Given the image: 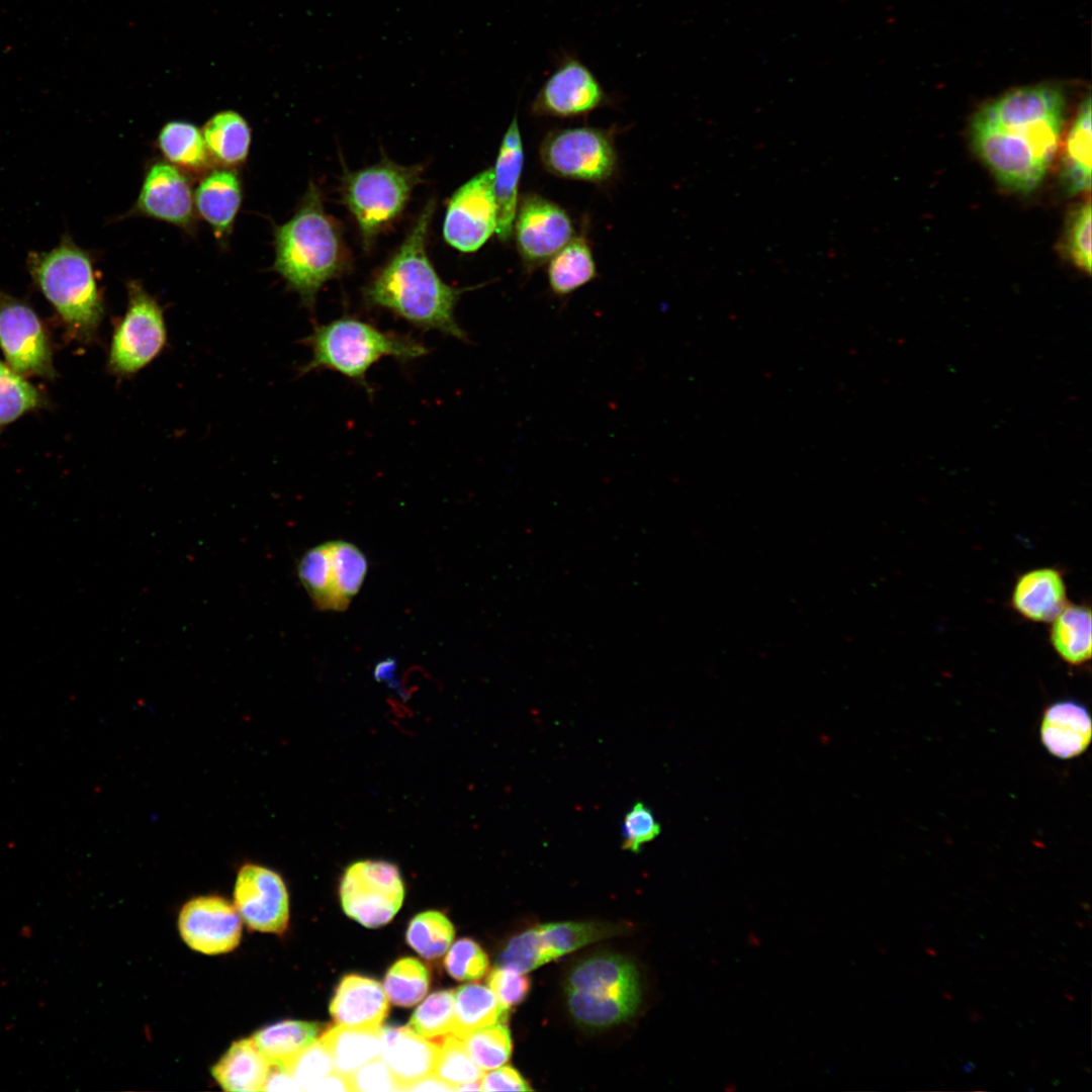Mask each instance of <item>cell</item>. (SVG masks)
<instances>
[{
  "instance_id": "1",
  "label": "cell",
  "mask_w": 1092,
  "mask_h": 1092,
  "mask_svg": "<svg viewBox=\"0 0 1092 1092\" xmlns=\"http://www.w3.org/2000/svg\"><path fill=\"white\" fill-rule=\"evenodd\" d=\"M1058 87H1020L983 105L972 117L971 145L1005 188L1028 193L1054 160L1064 124Z\"/></svg>"
},
{
  "instance_id": "2",
  "label": "cell",
  "mask_w": 1092,
  "mask_h": 1092,
  "mask_svg": "<svg viewBox=\"0 0 1092 1092\" xmlns=\"http://www.w3.org/2000/svg\"><path fill=\"white\" fill-rule=\"evenodd\" d=\"M435 208L434 199L426 203L396 252L364 286L362 297L368 307L389 311L415 328L467 341L454 311L461 295L476 286L449 285L429 259L427 241Z\"/></svg>"
},
{
  "instance_id": "3",
  "label": "cell",
  "mask_w": 1092,
  "mask_h": 1092,
  "mask_svg": "<svg viewBox=\"0 0 1092 1092\" xmlns=\"http://www.w3.org/2000/svg\"><path fill=\"white\" fill-rule=\"evenodd\" d=\"M272 269L312 310L321 288L351 268L339 223L326 212L320 187L309 182L294 214L274 228Z\"/></svg>"
},
{
  "instance_id": "4",
  "label": "cell",
  "mask_w": 1092,
  "mask_h": 1092,
  "mask_svg": "<svg viewBox=\"0 0 1092 1092\" xmlns=\"http://www.w3.org/2000/svg\"><path fill=\"white\" fill-rule=\"evenodd\" d=\"M303 343L311 349V358L300 368L302 374L332 370L368 392L372 389L366 374L380 359L391 357L405 363L429 353L428 347L412 336L383 331L352 315L314 326Z\"/></svg>"
},
{
  "instance_id": "5",
  "label": "cell",
  "mask_w": 1092,
  "mask_h": 1092,
  "mask_svg": "<svg viewBox=\"0 0 1092 1092\" xmlns=\"http://www.w3.org/2000/svg\"><path fill=\"white\" fill-rule=\"evenodd\" d=\"M27 266L33 283L51 303L72 338L90 342L104 314L93 260L65 235L49 252H31Z\"/></svg>"
},
{
  "instance_id": "6",
  "label": "cell",
  "mask_w": 1092,
  "mask_h": 1092,
  "mask_svg": "<svg viewBox=\"0 0 1092 1092\" xmlns=\"http://www.w3.org/2000/svg\"><path fill=\"white\" fill-rule=\"evenodd\" d=\"M565 989L571 1015L592 1028L627 1020L640 1002L637 970L617 954H599L580 962L570 972Z\"/></svg>"
},
{
  "instance_id": "7",
  "label": "cell",
  "mask_w": 1092,
  "mask_h": 1092,
  "mask_svg": "<svg viewBox=\"0 0 1092 1092\" xmlns=\"http://www.w3.org/2000/svg\"><path fill=\"white\" fill-rule=\"evenodd\" d=\"M423 172L421 165L402 166L389 159L344 172L342 200L358 225L366 250L401 214L413 190L422 182Z\"/></svg>"
},
{
  "instance_id": "8",
  "label": "cell",
  "mask_w": 1092,
  "mask_h": 1092,
  "mask_svg": "<svg viewBox=\"0 0 1092 1092\" xmlns=\"http://www.w3.org/2000/svg\"><path fill=\"white\" fill-rule=\"evenodd\" d=\"M127 308L115 326L107 367L118 376H129L151 363L163 350L167 330L163 309L138 280L127 283Z\"/></svg>"
},
{
  "instance_id": "9",
  "label": "cell",
  "mask_w": 1092,
  "mask_h": 1092,
  "mask_svg": "<svg viewBox=\"0 0 1092 1092\" xmlns=\"http://www.w3.org/2000/svg\"><path fill=\"white\" fill-rule=\"evenodd\" d=\"M539 154L544 168L563 179L604 183L617 170L614 139L601 128L553 130L544 138Z\"/></svg>"
},
{
  "instance_id": "10",
  "label": "cell",
  "mask_w": 1092,
  "mask_h": 1092,
  "mask_svg": "<svg viewBox=\"0 0 1092 1092\" xmlns=\"http://www.w3.org/2000/svg\"><path fill=\"white\" fill-rule=\"evenodd\" d=\"M345 913L360 924L376 928L398 912L404 887L397 867L383 860H361L349 866L341 880Z\"/></svg>"
},
{
  "instance_id": "11",
  "label": "cell",
  "mask_w": 1092,
  "mask_h": 1092,
  "mask_svg": "<svg viewBox=\"0 0 1092 1092\" xmlns=\"http://www.w3.org/2000/svg\"><path fill=\"white\" fill-rule=\"evenodd\" d=\"M0 349L6 363L22 376L54 378L48 332L24 300L0 291Z\"/></svg>"
},
{
  "instance_id": "12",
  "label": "cell",
  "mask_w": 1092,
  "mask_h": 1092,
  "mask_svg": "<svg viewBox=\"0 0 1092 1092\" xmlns=\"http://www.w3.org/2000/svg\"><path fill=\"white\" fill-rule=\"evenodd\" d=\"M497 207L492 169H484L462 184L448 201L443 238L463 253L479 250L495 232Z\"/></svg>"
},
{
  "instance_id": "13",
  "label": "cell",
  "mask_w": 1092,
  "mask_h": 1092,
  "mask_svg": "<svg viewBox=\"0 0 1092 1092\" xmlns=\"http://www.w3.org/2000/svg\"><path fill=\"white\" fill-rule=\"evenodd\" d=\"M513 235L524 267L531 272L547 263L573 238V223L555 202L538 194H527L518 204Z\"/></svg>"
},
{
  "instance_id": "14",
  "label": "cell",
  "mask_w": 1092,
  "mask_h": 1092,
  "mask_svg": "<svg viewBox=\"0 0 1092 1092\" xmlns=\"http://www.w3.org/2000/svg\"><path fill=\"white\" fill-rule=\"evenodd\" d=\"M235 908L256 931L283 934L289 921V900L282 878L265 867L247 863L237 876Z\"/></svg>"
},
{
  "instance_id": "15",
  "label": "cell",
  "mask_w": 1092,
  "mask_h": 1092,
  "mask_svg": "<svg viewBox=\"0 0 1092 1092\" xmlns=\"http://www.w3.org/2000/svg\"><path fill=\"white\" fill-rule=\"evenodd\" d=\"M607 100L595 74L577 58L566 55L538 91L531 108L536 115L576 117L590 113Z\"/></svg>"
},
{
  "instance_id": "16",
  "label": "cell",
  "mask_w": 1092,
  "mask_h": 1092,
  "mask_svg": "<svg viewBox=\"0 0 1092 1092\" xmlns=\"http://www.w3.org/2000/svg\"><path fill=\"white\" fill-rule=\"evenodd\" d=\"M129 214L159 219L192 234L196 211L189 177L169 162L151 164Z\"/></svg>"
},
{
  "instance_id": "17",
  "label": "cell",
  "mask_w": 1092,
  "mask_h": 1092,
  "mask_svg": "<svg viewBox=\"0 0 1092 1092\" xmlns=\"http://www.w3.org/2000/svg\"><path fill=\"white\" fill-rule=\"evenodd\" d=\"M178 926L185 943L205 954L232 951L242 937L241 916L228 900L218 896L188 901L180 911Z\"/></svg>"
},
{
  "instance_id": "18",
  "label": "cell",
  "mask_w": 1092,
  "mask_h": 1092,
  "mask_svg": "<svg viewBox=\"0 0 1092 1092\" xmlns=\"http://www.w3.org/2000/svg\"><path fill=\"white\" fill-rule=\"evenodd\" d=\"M1038 732L1041 745L1050 755L1061 760L1076 758L1091 743L1090 711L1074 699L1054 701L1043 710Z\"/></svg>"
},
{
  "instance_id": "19",
  "label": "cell",
  "mask_w": 1092,
  "mask_h": 1092,
  "mask_svg": "<svg viewBox=\"0 0 1092 1092\" xmlns=\"http://www.w3.org/2000/svg\"><path fill=\"white\" fill-rule=\"evenodd\" d=\"M388 1008L384 989L379 982L360 975H347L335 991L330 1013L339 1025L377 1031L387 1016Z\"/></svg>"
},
{
  "instance_id": "20",
  "label": "cell",
  "mask_w": 1092,
  "mask_h": 1092,
  "mask_svg": "<svg viewBox=\"0 0 1092 1092\" xmlns=\"http://www.w3.org/2000/svg\"><path fill=\"white\" fill-rule=\"evenodd\" d=\"M1068 603L1064 573L1053 566L1021 573L1010 596L1012 610L1033 623H1051Z\"/></svg>"
},
{
  "instance_id": "21",
  "label": "cell",
  "mask_w": 1092,
  "mask_h": 1092,
  "mask_svg": "<svg viewBox=\"0 0 1092 1092\" xmlns=\"http://www.w3.org/2000/svg\"><path fill=\"white\" fill-rule=\"evenodd\" d=\"M380 1057L400 1086V1091L433 1074L438 1044L406 1026L379 1029Z\"/></svg>"
},
{
  "instance_id": "22",
  "label": "cell",
  "mask_w": 1092,
  "mask_h": 1092,
  "mask_svg": "<svg viewBox=\"0 0 1092 1092\" xmlns=\"http://www.w3.org/2000/svg\"><path fill=\"white\" fill-rule=\"evenodd\" d=\"M523 164V142L517 115H514L503 138L492 169L493 191L497 207L495 234L502 242L509 241L513 236Z\"/></svg>"
},
{
  "instance_id": "23",
  "label": "cell",
  "mask_w": 1092,
  "mask_h": 1092,
  "mask_svg": "<svg viewBox=\"0 0 1092 1092\" xmlns=\"http://www.w3.org/2000/svg\"><path fill=\"white\" fill-rule=\"evenodd\" d=\"M243 198L240 176L234 168L206 172L194 191L196 213L212 229L216 238L232 232Z\"/></svg>"
},
{
  "instance_id": "24",
  "label": "cell",
  "mask_w": 1092,
  "mask_h": 1092,
  "mask_svg": "<svg viewBox=\"0 0 1092 1092\" xmlns=\"http://www.w3.org/2000/svg\"><path fill=\"white\" fill-rule=\"evenodd\" d=\"M1091 97L1081 103L1066 136L1060 163V181L1069 195L1091 189Z\"/></svg>"
},
{
  "instance_id": "25",
  "label": "cell",
  "mask_w": 1092,
  "mask_h": 1092,
  "mask_svg": "<svg viewBox=\"0 0 1092 1092\" xmlns=\"http://www.w3.org/2000/svg\"><path fill=\"white\" fill-rule=\"evenodd\" d=\"M271 1067L249 1037L233 1042L212 1067L211 1074L225 1091H263Z\"/></svg>"
},
{
  "instance_id": "26",
  "label": "cell",
  "mask_w": 1092,
  "mask_h": 1092,
  "mask_svg": "<svg viewBox=\"0 0 1092 1092\" xmlns=\"http://www.w3.org/2000/svg\"><path fill=\"white\" fill-rule=\"evenodd\" d=\"M1050 624L1049 640L1058 656L1074 667L1088 664L1091 659L1090 607L1068 603Z\"/></svg>"
},
{
  "instance_id": "27",
  "label": "cell",
  "mask_w": 1092,
  "mask_h": 1092,
  "mask_svg": "<svg viewBox=\"0 0 1092 1092\" xmlns=\"http://www.w3.org/2000/svg\"><path fill=\"white\" fill-rule=\"evenodd\" d=\"M202 135L212 162L220 167L240 166L249 155L251 128L236 111H220L211 116L202 127Z\"/></svg>"
},
{
  "instance_id": "28",
  "label": "cell",
  "mask_w": 1092,
  "mask_h": 1092,
  "mask_svg": "<svg viewBox=\"0 0 1092 1092\" xmlns=\"http://www.w3.org/2000/svg\"><path fill=\"white\" fill-rule=\"evenodd\" d=\"M323 1024L300 1020H283L258 1029L251 1037L273 1066L286 1069L305 1048L316 1040Z\"/></svg>"
},
{
  "instance_id": "29",
  "label": "cell",
  "mask_w": 1092,
  "mask_h": 1092,
  "mask_svg": "<svg viewBox=\"0 0 1092 1092\" xmlns=\"http://www.w3.org/2000/svg\"><path fill=\"white\" fill-rule=\"evenodd\" d=\"M548 262L549 287L558 297L573 293L598 276L592 249L582 236L573 237Z\"/></svg>"
},
{
  "instance_id": "30",
  "label": "cell",
  "mask_w": 1092,
  "mask_h": 1092,
  "mask_svg": "<svg viewBox=\"0 0 1092 1092\" xmlns=\"http://www.w3.org/2000/svg\"><path fill=\"white\" fill-rule=\"evenodd\" d=\"M334 1063L335 1071L349 1076L380 1055L379 1030L356 1029L337 1024L320 1037Z\"/></svg>"
},
{
  "instance_id": "31",
  "label": "cell",
  "mask_w": 1092,
  "mask_h": 1092,
  "mask_svg": "<svg viewBox=\"0 0 1092 1092\" xmlns=\"http://www.w3.org/2000/svg\"><path fill=\"white\" fill-rule=\"evenodd\" d=\"M452 1032L463 1036L496 1023H507L509 1009L503 1007L492 991L480 984H465L454 991Z\"/></svg>"
},
{
  "instance_id": "32",
  "label": "cell",
  "mask_w": 1092,
  "mask_h": 1092,
  "mask_svg": "<svg viewBox=\"0 0 1092 1092\" xmlns=\"http://www.w3.org/2000/svg\"><path fill=\"white\" fill-rule=\"evenodd\" d=\"M158 147L165 159L184 172H203L212 160L206 149L202 131L186 121H170L160 130Z\"/></svg>"
},
{
  "instance_id": "33",
  "label": "cell",
  "mask_w": 1092,
  "mask_h": 1092,
  "mask_svg": "<svg viewBox=\"0 0 1092 1092\" xmlns=\"http://www.w3.org/2000/svg\"><path fill=\"white\" fill-rule=\"evenodd\" d=\"M331 560V572L338 611L345 610L362 586L367 560L352 543L327 542Z\"/></svg>"
},
{
  "instance_id": "34",
  "label": "cell",
  "mask_w": 1092,
  "mask_h": 1092,
  "mask_svg": "<svg viewBox=\"0 0 1092 1092\" xmlns=\"http://www.w3.org/2000/svg\"><path fill=\"white\" fill-rule=\"evenodd\" d=\"M538 928L550 961L623 930L617 925L602 922H557L539 925Z\"/></svg>"
},
{
  "instance_id": "35",
  "label": "cell",
  "mask_w": 1092,
  "mask_h": 1092,
  "mask_svg": "<svg viewBox=\"0 0 1092 1092\" xmlns=\"http://www.w3.org/2000/svg\"><path fill=\"white\" fill-rule=\"evenodd\" d=\"M48 403L41 390L0 360V430Z\"/></svg>"
},
{
  "instance_id": "36",
  "label": "cell",
  "mask_w": 1092,
  "mask_h": 1092,
  "mask_svg": "<svg viewBox=\"0 0 1092 1092\" xmlns=\"http://www.w3.org/2000/svg\"><path fill=\"white\" fill-rule=\"evenodd\" d=\"M300 582L320 610L337 609L328 544L307 550L297 566Z\"/></svg>"
},
{
  "instance_id": "37",
  "label": "cell",
  "mask_w": 1092,
  "mask_h": 1092,
  "mask_svg": "<svg viewBox=\"0 0 1092 1092\" xmlns=\"http://www.w3.org/2000/svg\"><path fill=\"white\" fill-rule=\"evenodd\" d=\"M430 984L429 971L414 958L395 962L385 975L383 989L391 1003L410 1007L420 1002Z\"/></svg>"
},
{
  "instance_id": "38",
  "label": "cell",
  "mask_w": 1092,
  "mask_h": 1092,
  "mask_svg": "<svg viewBox=\"0 0 1092 1092\" xmlns=\"http://www.w3.org/2000/svg\"><path fill=\"white\" fill-rule=\"evenodd\" d=\"M454 926L440 912L427 911L415 916L406 930V942L425 959L444 954L454 938Z\"/></svg>"
},
{
  "instance_id": "39",
  "label": "cell",
  "mask_w": 1092,
  "mask_h": 1092,
  "mask_svg": "<svg viewBox=\"0 0 1092 1092\" xmlns=\"http://www.w3.org/2000/svg\"><path fill=\"white\" fill-rule=\"evenodd\" d=\"M461 1039L472 1061L482 1071L502 1067L512 1055L513 1043L507 1023L480 1028Z\"/></svg>"
},
{
  "instance_id": "40",
  "label": "cell",
  "mask_w": 1092,
  "mask_h": 1092,
  "mask_svg": "<svg viewBox=\"0 0 1092 1092\" xmlns=\"http://www.w3.org/2000/svg\"><path fill=\"white\" fill-rule=\"evenodd\" d=\"M1091 220L1090 199L1074 207L1066 220L1060 252L1075 267L1090 274L1091 256Z\"/></svg>"
},
{
  "instance_id": "41",
  "label": "cell",
  "mask_w": 1092,
  "mask_h": 1092,
  "mask_svg": "<svg viewBox=\"0 0 1092 1092\" xmlns=\"http://www.w3.org/2000/svg\"><path fill=\"white\" fill-rule=\"evenodd\" d=\"M433 1075L456 1091L465 1083L480 1080L483 1071L472 1061L462 1039L452 1034L443 1038L438 1044Z\"/></svg>"
},
{
  "instance_id": "42",
  "label": "cell",
  "mask_w": 1092,
  "mask_h": 1092,
  "mask_svg": "<svg viewBox=\"0 0 1092 1092\" xmlns=\"http://www.w3.org/2000/svg\"><path fill=\"white\" fill-rule=\"evenodd\" d=\"M454 991L442 990L431 994L414 1012L410 1028L425 1037L444 1035L454 1025Z\"/></svg>"
},
{
  "instance_id": "43",
  "label": "cell",
  "mask_w": 1092,
  "mask_h": 1092,
  "mask_svg": "<svg viewBox=\"0 0 1092 1092\" xmlns=\"http://www.w3.org/2000/svg\"><path fill=\"white\" fill-rule=\"evenodd\" d=\"M551 962L538 926L514 936L497 960V967L526 974Z\"/></svg>"
},
{
  "instance_id": "44",
  "label": "cell",
  "mask_w": 1092,
  "mask_h": 1092,
  "mask_svg": "<svg viewBox=\"0 0 1092 1092\" xmlns=\"http://www.w3.org/2000/svg\"><path fill=\"white\" fill-rule=\"evenodd\" d=\"M444 966L457 981H476L487 973L489 961L478 943L470 938H462L451 946Z\"/></svg>"
},
{
  "instance_id": "45",
  "label": "cell",
  "mask_w": 1092,
  "mask_h": 1092,
  "mask_svg": "<svg viewBox=\"0 0 1092 1092\" xmlns=\"http://www.w3.org/2000/svg\"><path fill=\"white\" fill-rule=\"evenodd\" d=\"M286 1070L301 1091H310L317 1081L335 1072V1067L331 1055L318 1039L301 1051Z\"/></svg>"
},
{
  "instance_id": "46",
  "label": "cell",
  "mask_w": 1092,
  "mask_h": 1092,
  "mask_svg": "<svg viewBox=\"0 0 1092 1092\" xmlns=\"http://www.w3.org/2000/svg\"><path fill=\"white\" fill-rule=\"evenodd\" d=\"M660 824L653 812L641 802L635 803L625 814L622 824V848L639 852L644 844L660 833Z\"/></svg>"
},
{
  "instance_id": "47",
  "label": "cell",
  "mask_w": 1092,
  "mask_h": 1092,
  "mask_svg": "<svg viewBox=\"0 0 1092 1092\" xmlns=\"http://www.w3.org/2000/svg\"><path fill=\"white\" fill-rule=\"evenodd\" d=\"M487 984L499 1004L506 1009L520 1004L531 988L530 979L526 974L500 967L490 972Z\"/></svg>"
},
{
  "instance_id": "48",
  "label": "cell",
  "mask_w": 1092,
  "mask_h": 1092,
  "mask_svg": "<svg viewBox=\"0 0 1092 1092\" xmlns=\"http://www.w3.org/2000/svg\"><path fill=\"white\" fill-rule=\"evenodd\" d=\"M351 1091H400V1086L385 1062L375 1059L348 1076Z\"/></svg>"
},
{
  "instance_id": "49",
  "label": "cell",
  "mask_w": 1092,
  "mask_h": 1092,
  "mask_svg": "<svg viewBox=\"0 0 1092 1092\" xmlns=\"http://www.w3.org/2000/svg\"><path fill=\"white\" fill-rule=\"evenodd\" d=\"M481 1091H532L528 1082L513 1067L505 1066L483 1074Z\"/></svg>"
},
{
  "instance_id": "50",
  "label": "cell",
  "mask_w": 1092,
  "mask_h": 1092,
  "mask_svg": "<svg viewBox=\"0 0 1092 1092\" xmlns=\"http://www.w3.org/2000/svg\"><path fill=\"white\" fill-rule=\"evenodd\" d=\"M263 1091H301L289 1072L280 1066H273L266 1079Z\"/></svg>"
},
{
  "instance_id": "51",
  "label": "cell",
  "mask_w": 1092,
  "mask_h": 1092,
  "mask_svg": "<svg viewBox=\"0 0 1092 1092\" xmlns=\"http://www.w3.org/2000/svg\"><path fill=\"white\" fill-rule=\"evenodd\" d=\"M310 1091H351L349 1078L337 1071L317 1081Z\"/></svg>"
},
{
  "instance_id": "52",
  "label": "cell",
  "mask_w": 1092,
  "mask_h": 1092,
  "mask_svg": "<svg viewBox=\"0 0 1092 1092\" xmlns=\"http://www.w3.org/2000/svg\"><path fill=\"white\" fill-rule=\"evenodd\" d=\"M404 1091H455V1089L431 1074L410 1084Z\"/></svg>"
},
{
  "instance_id": "53",
  "label": "cell",
  "mask_w": 1092,
  "mask_h": 1092,
  "mask_svg": "<svg viewBox=\"0 0 1092 1092\" xmlns=\"http://www.w3.org/2000/svg\"><path fill=\"white\" fill-rule=\"evenodd\" d=\"M975 1068H976V1064H975L974 1062H972V1061H968V1062H965V1063L963 1064V1067H962V1069H963L964 1073H970V1072H972V1071H973V1070H974Z\"/></svg>"
}]
</instances>
